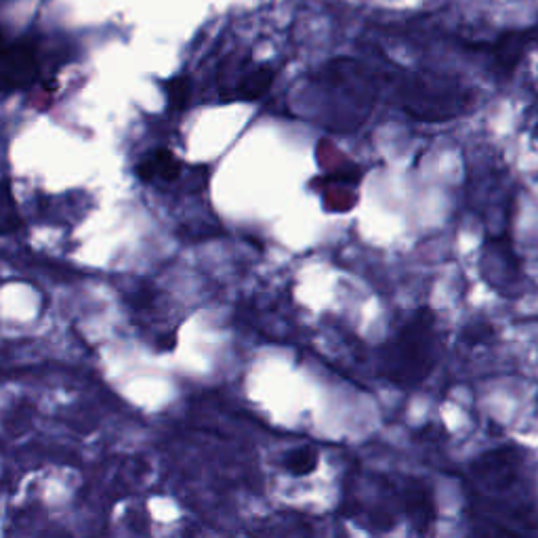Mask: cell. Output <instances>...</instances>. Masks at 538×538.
I'll return each instance as SVG.
<instances>
[{"label": "cell", "mask_w": 538, "mask_h": 538, "mask_svg": "<svg viewBox=\"0 0 538 538\" xmlns=\"http://www.w3.org/2000/svg\"><path fill=\"white\" fill-rule=\"evenodd\" d=\"M440 335L436 318L427 307L398 330L381 351V375L400 387H415L427 379L440 360Z\"/></svg>", "instance_id": "cell-1"}, {"label": "cell", "mask_w": 538, "mask_h": 538, "mask_svg": "<svg viewBox=\"0 0 538 538\" xmlns=\"http://www.w3.org/2000/svg\"><path fill=\"white\" fill-rule=\"evenodd\" d=\"M402 108L417 120H450L459 116L469 103V93L450 78L417 74L408 78L402 91Z\"/></svg>", "instance_id": "cell-2"}, {"label": "cell", "mask_w": 538, "mask_h": 538, "mask_svg": "<svg viewBox=\"0 0 538 538\" xmlns=\"http://www.w3.org/2000/svg\"><path fill=\"white\" fill-rule=\"evenodd\" d=\"M522 467V454L515 448L490 450L473 463V480L486 492L509 490L517 480V471Z\"/></svg>", "instance_id": "cell-3"}, {"label": "cell", "mask_w": 538, "mask_h": 538, "mask_svg": "<svg viewBox=\"0 0 538 538\" xmlns=\"http://www.w3.org/2000/svg\"><path fill=\"white\" fill-rule=\"evenodd\" d=\"M38 76V57L28 43L0 38V91L26 89Z\"/></svg>", "instance_id": "cell-4"}, {"label": "cell", "mask_w": 538, "mask_h": 538, "mask_svg": "<svg viewBox=\"0 0 538 538\" xmlns=\"http://www.w3.org/2000/svg\"><path fill=\"white\" fill-rule=\"evenodd\" d=\"M482 272L492 288H499L501 293H505V286L515 284L517 276H520V263H517L507 236L494 238L486 244L482 255Z\"/></svg>", "instance_id": "cell-5"}, {"label": "cell", "mask_w": 538, "mask_h": 538, "mask_svg": "<svg viewBox=\"0 0 538 538\" xmlns=\"http://www.w3.org/2000/svg\"><path fill=\"white\" fill-rule=\"evenodd\" d=\"M402 503L412 524L417 526L419 532H425L433 522H436V503H433V494L427 484L419 480L408 482Z\"/></svg>", "instance_id": "cell-6"}, {"label": "cell", "mask_w": 538, "mask_h": 538, "mask_svg": "<svg viewBox=\"0 0 538 538\" xmlns=\"http://www.w3.org/2000/svg\"><path fill=\"white\" fill-rule=\"evenodd\" d=\"M530 32H507L494 43V61L496 68L503 74H509L520 64L528 45H530Z\"/></svg>", "instance_id": "cell-7"}, {"label": "cell", "mask_w": 538, "mask_h": 538, "mask_svg": "<svg viewBox=\"0 0 538 538\" xmlns=\"http://www.w3.org/2000/svg\"><path fill=\"white\" fill-rule=\"evenodd\" d=\"M137 175L143 181H152V179L175 181L181 175V162L171 150H156L146 160L139 162Z\"/></svg>", "instance_id": "cell-8"}, {"label": "cell", "mask_w": 538, "mask_h": 538, "mask_svg": "<svg viewBox=\"0 0 538 538\" xmlns=\"http://www.w3.org/2000/svg\"><path fill=\"white\" fill-rule=\"evenodd\" d=\"M276 78V72L272 68H267V66H259L251 72H246L240 80V85H238V91L236 95L240 99H246V101H255L259 97H263L269 87H272V82Z\"/></svg>", "instance_id": "cell-9"}, {"label": "cell", "mask_w": 538, "mask_h": 538, "mask_svg": "<svg viewBox=\"0 0 538 538\" xmlns=\"http://www.w3.org/2000/svg\"><path fill=\"white\" fill-rule=\"evenodd\" d=\"M22 219H19L17 202L5 183H0V236L15 232Z\"/></svg>", "instance_id": "cell-10"}, {"label": "cell", "mask_w": 538, "mask_h": 538, "mask_svg": "<svg viewBox=\"0 0 538 538\" xmlns=\"http://www.w3.org/2000/svg\"><path fill=\"white\" fill-rule=\"evenodd\" d=\"M282 465L288 473H293V475H309L318 465V452L314 448H307V446L297 448V450L286 454V459L282 461Z\"/></svg>", "instance_id": "cell-11"}, {"label": "cell", "mask_w": 538, "mask_h": 538, "mask_svg": "<svg viewBox=\"0 0 538 538\" xmlns=\"http://www.w3.org/2000/svg\"><path fill=\"white\" fill-rule=\"evenodd\" d=\"M190 97V82L185 78H177L169 85V101L175 108H183Z\"/></svg>", "instance_id": "cell-12"}, {"label": "cell", "mask_w": 538, "mask_h": 538, "mask_svg": "<svg viewBox=\"0 0 538 538\" xmlns=\"http://www.w3.org/2000/svg\"><path fill=\"white\" fill-rule=\"evenodd\" d=\"M534 137L538 139V124H536V129H534Z\"/></svg>", "instance_id": "cell-13"}]
</instances>
